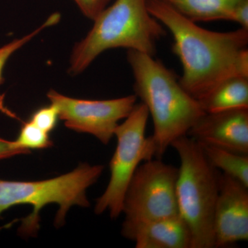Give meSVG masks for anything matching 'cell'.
Returning a JSON list of instances; mask_svg holds the SVG:
<instances>
[{"mask_svg":"<svg viewBox=\"0 0 248 248\" xmlns=\"http://www.w3.org/2000/svg\"><path fill=\"white\" fill-rule=\"evenodd\" d=\"M58 108L60 120L67 128L91 134L107 145L115 135L119 122L125 120L137 104L135 94L107 99L86 100L66 97L54 90L47 94Z\"/></svg>","mask_w":248,"mask_h":248,"instance_id":"obj_8","label":"cell"},{"mask_svg":"<svg viewBox=\"0 0 248 248\" xmlns=\"http://www.w3.org/2000/svg\"><path fill=\"white\" fill-rule=\"evenodd\" d=\"M201 146L209 162L215 169L248 187V155L237 154L216 147Z\"/></svg>","mask_w":248,"mask_h":248,"instance_id":"obj_14","label":"cell"},{"mask_svg":"<svg viewBox=\"0 0 248 248\" xmlns=\"http://www.w3.org/2000/svg\"><path fill=\"white\" fill-rule=\"evenodd\" d=\"M60 119L58 108L50 104L48 107L41 108L31 116V122L37 127L50 133L53 131Z\"/></svg>","mask_w":248,"mask_h":248,"instance_id":"obj_17","label":"cell"},{"mask_svg":"<svg viewBox=\"0 0 248 248\" xmlns=\"http://www.w3.org/2000/svg\"><path fill=\"white\" fill-rule=\"evenodd\" d=\"M60 20V14L55 13V14L51 15L40 27L32 31L31 33L28 34L27 35L24 36L22 38L12 41L7 45L3 46L2 47H0V85L2 84L4 81V78H3V71H4L5 65L7 63L9 58L12 56L13 54L16 53L19 48H22L23 46L25 45L28 42H30L33 37H35V36L40 33L41 31L46 28L55 25Z\"/></svg>","mask_w":248,"mask_h":248,"instance_id":"obj_15","label":"cell"},{"mask_svg":"<svg viewBox=\"0 0 248 248\" xmlns=\"http://www.w3.org/2000/svg\"><path fill=\"white\" fill-rule=\"evenodd\" d=\"M127 59L133 71L135 94L153 119L155 156L161 159L171 143L187 135L205 112L184 89L175 73L162 62L131 50H128Z\"/></svg>","mask_w":248,"mask_h":248,"instance_id":"obj_2","label":"cell"},{"mask_svg":"<svg viewBox=\"0 0 248 248\" xmlns=\"http://www.w3.org/2000/svg\"><path fill=\"white\" fill-rule=\"evenodd\" d=\"M180 159L176 192L179 215L192 234V248H214V212L221 172L198 142L186 135L171 143Z\"/></svg>","mask_w":248,"mask_h":248,"instance_id":"obj_4","label":"cell"},{"mask_svg":"<svg viewBox=\"0 0 248 248\" xmlns=\"http://www.w3.org/2000/svg\"><path fill=\"white\" fill-rule=\"evenodd\" d=\"M149 112L143 103L135 104L115 129L117 147L110 162V178L106 190L97 199L94 213H110L112 218L122 213L124 195L129 183L141 163L153 159L156 148L151 135L146 136Z\"/></svg>","mask_w":248,"mask_h":248,"instance_id":"obj_6","label":"cell"},{"mask_svg":"<svg viewBox=\"0 0 248 248\" xmlns=\"http://www.w3.org/2000/svg\"><path fill=\"white\" fill-rule=\"evenodd\" d=\"M30 153V150L26 149L19 146L17 141H9L0 138V160L8 159L19 155Z\"/></svg>","mask_w":248,"mask_h":248,"instance_id":"obj_19","label":"cell"},{"mask_svg":"<svg viewBox=\"0 0 248 248\" xmlns=\"http://www.w3.org/2000/svg\"><path fill=\"white\" fill-rule=\"evenodd\" d=\"M48 135L49 133L29 121L23 124L16 141L26 149H45L53 145Z\"/></svg>","mask_w":248,"mask_h":248,"instance_id":"obj_16","label":"cell"},{"mask_svg":"<svg viewBox=\"0 0 248 248\" xmlns=\"http://www.w3.org/2000/svg\"><path fill=\"white\" fill-rule=\"evenodd\" d=\"M82 14L94 20L103 10L108 6L112 0H74Z\"/></svg>","mask_w":248,"mask_h":248,"instance_id":"obj_18","label":"cell"},{"mask_svg":"<svg viewBox=\"0 0 248 248\" xmlns=\"http://www.w3.org/2000/svg\"><path fill=\"white\" fill-rule=\"evenodd\" d=\"M197 101L205 112L248 108V78L230 77Z\"/></svg>","mask_w":248,"mask_h":248,"instance_id":"obj_12","label":"cell"},{"mask_svg":"<svg viewBox=\"0 0 248 248\" xmlns=\"http://www.w3.org/2000/svg\"><path fill=\"white\" fill-rule=\"evenodd\" d=\"M122 234L137 248H192V234L180 215L151 221H124Z\"/></svg>","mask_w":248,"mask_h":248,"instance_id":"obj_11","label":"cell"},{"mask_svg":"<svg viewBox=\"0 0 248 248\" xmlns=\"http://www.w3.org/2000/svg\"><path fill=\"white\" fill-rule=\"evenodd\" d=\"M187 135L201 145L248 155V108L205 112Z\"/></svg>","mask_w":248,"mask_h":248,"instance_id":"obj_10","label":"cell"},{"mask_svg":"<svg viewBox=\"0 0 248 248\" xmlns=\"http://www.w3.org/2000/svg\"><path fill=\"white\" fill-rule=\"evenodd\" d=\"M177 177L178 168L161 159L141 163L124 195L122 213L125 221H151L179 215Z\"/></svg>","mask_w":248,"mask_h":248,"instance_id":"obj_7","label":"cell"},{"mask_svg":"<svg viewBox=\"0 0 248 248\" xmlns=\"http://www.w3.org/2000/svg\"><path fill=\"white\" fill-rule=\"evenodd\" d=\"M194 22L231 21L235 6L241 0H159Z\"/></svg>","mask_w":248,"mask_h":248,"instance_id":"obj_13","label":"cell"},{"mask_svg":"<svg viewBox=\"0 0 248 248\" xmlns=\"http://www.w3.org/2000/svg\"><path fill=\"white\" fill-rule=\"evenodd\" d=\"M215 248L248 240V187L221 173L213 220Z\"/></svg>","mask_w":248,"mask_h":248,"instance_id":"obj_9","label":"cell"},{"mask_svg":"<svg viewBox=\"0 0 248 248\" xmlns=\"http://www.w3.org/2000/svg\"><path fill=\"white\" fill-rule=\"evenodd\" d=\"M231 21L237 23L241 28L248 30V0H241L235 6Z\"/></svg>","mask_w":248,"mask_h":248,"instance_id":"obj_20","label":"cell"},{"mask_svg":"<svg viewBox=\"0 0 248 248\" xmlns=\"http://www.w3.org/2000/svg\"><path fill=\"white\" fill-rule=\"evenodd\" d=\"M93 21L89 33L73 48L69 68L73 76L109 49L126 48L154 57L158 41L166 35L162 24L150 14L147 0H115Z\"/></svg>","mask_w":248,"mask_h":248,"instance_id":"obj_3","label":"cell"},{"mask_svg":"<svg viewBox=\"0 0 248 248\" xmlns=\"http://www.w3.org/2000/svg\"><path fill=\"white\" fill-rule=\"evenodd\" d=\"M104 166L81 164L74 170L53 179L37 182H16L0 179V217L15 205L29 204L32 213L22 218L18 232L23 236H35L40 229V213L50 203H56L59 210L55 225L61 227L73 205L89 207L86 190L102 175Z\"/></svg>","mask_w":248,"mask_h":248,"instance_id":"obj_5","label":"cell"},{"mask_svg":"<svg viewBox=\"0 0 248 248\" xmlns=\"http://www.w3.org/2000/svg\"><path fill=\"white\" fill-rule=\"evenodd\" d=\"M147 6L172 34V52L183 67L179 81L192 97L199 100L223 80L238 76V59L248 48L247 29L215 32L200 27L159 0H147Z\"/></svg>","mask_w":248,"mask_h":248,"instance_id":"obj_1","label":"cell"}]
</instances>
